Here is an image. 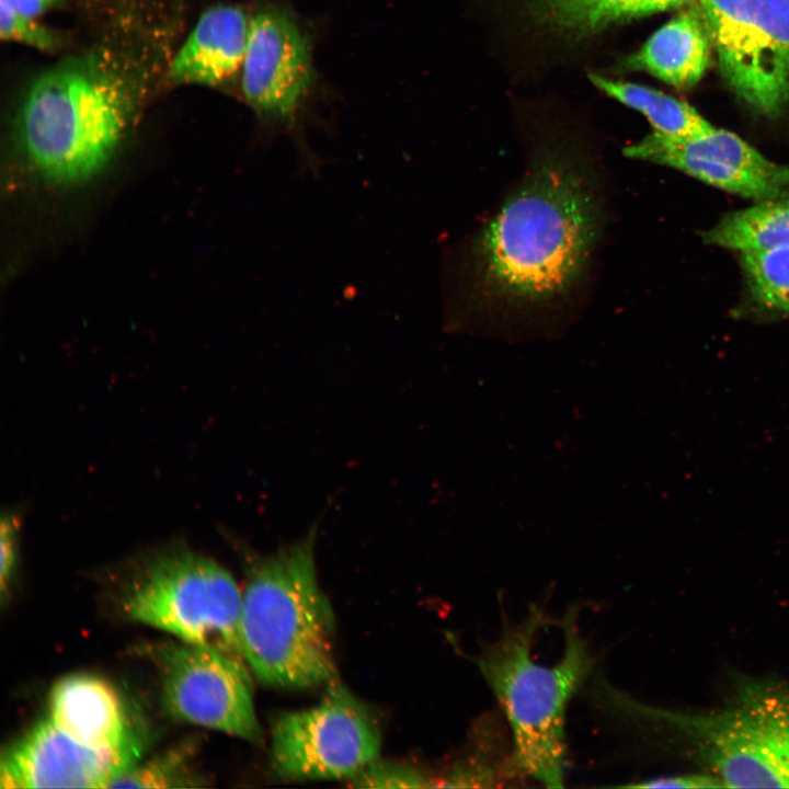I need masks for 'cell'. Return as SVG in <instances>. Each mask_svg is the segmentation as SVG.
Returning a JSON list of instances; mask_svg holds the SVG:
<instances>
[{
	"instance_id": "6da1fadb",
	"label": "cell",
	"mask_w": 789,
	"mask_h": 789,
	"mask_svg": "<svg viewBox=\"0 0 789 789\" xmlns=\"http://www.w3.org/2000/svg\"><path fill=\"white\" fill-rule=\"evenodd\" d=\"M598 229L587 168L561 152L545 153L479 237L480 283L510 301L553 298L581 274Z\"/></svg>"
},
{
	"instance_id": "7a4b0ae2",
	"label": "cell",
	"mask_w": 789,
	"mask_h": 789,
	"mask_svg": "<svg viewBox=\"0 0 789 789\" xmlns=\"http://www.w3.org/2000/svg\"><path fill=\"white\" fill-rule=\"evenodd\" d=\"M318 525L267 556H253L242 591L239 644L264 684L309 688L332 682L334 620L316 571Z\"/></svg>"
},
{
	"instance_id": "3957f363",
	"label": "cell",
	"mask_w": 789,
	"mask_h": 789,
	"mask_svg": "<svg viewBox=\"0 0 789 789\" xmlns=\"http://www.w3.org/2000/svg\"><path fill=\"white\" fill-rule=\"evenodd\" d=\"M546 622V614L533 606L521 621L504 622L498 638L483 645L473 662L510 724L516 775L560 788L567 756V707L592 674L596 660L570 610L560 621L562 655L551 665L538 663L531 648Z\"/></svg>"
},
{
	"instance_id": "277c9868",
	"label": "cell",
	"mask_w": 789,
	"mask_h": 789,
	"mask_svg": "<svg viewBox=\"0 0 789 789\" xmlns=\"http://www.w3.org/2000/svg\"><path fill=\"white\" fill-rule=\"evenodd\" d=\"M128 92L99 61H67L31 85L20 114V139L31 164L61 184L95 174L126 128Z\"/></svg>"
},
{
	"instance_id": "5b68a950",
	"label": "cell",
	"mask_w": 789,
	"mask_h": 789,
	"mask_svg": "<svg viewBox=\"0 0 789 789\" xmlns=\"http://www.w3.org/2000/svg\"><path fill=\"white\" fill-rule=\"evenodd\" d=\"M625 722L674 728L729 788H789V685L746 683L724 708L688 713L645 705L628 695L619 701Z\"/></svg>"
},
{
	"instance_id": "8992f818",
	"label": "cell",
	"mask_w": 789,
	"mask_h": 789,
	"mask_svg": "<svg viewBox=\"0 0 789 789\" xmlns=\"http://www.w3.org/2000/svg\"><path fill=\"white\" fill-rule=\"evenodd\" d=\"M121 605L129 619L176 640L242 658V592L221 564L183 544L147 556L127 584Z\"/></svg>"
},
{
	"instance_id": "52a82bcc",
	"label": "cell",
	"mask_w": 789,
	"mask_h": 789,
	"mask_svg": "<svg viewBox=\"0 0 789 789\" xmlns=\"http://www.w3.org/2000/svg\"><path fill=\"white\" fill-rule=\"evenodd\" d=\"M316 82L311 36L298 15L279 1L261 7L250 18L241 68L244 99L272 136L294 138L299 169L319 175L320 159L302 136Z\"/></svg>"
},
{
	"instance_id": "ba28073f",
	"label": "cell",
	"mask_w": 789,
	"mask_h": 789,
	"mask_svg": "<svg viewBox=\"0 0 789 789\" xmlns=\"http://www.w3.org/2000/svg\"><path fill=\"white\" fill-rule=\"evenodd\" d=\"M721 72L756 112L789 102V0H697Z\"/></svg>"
},
{
	"instance_id": "9c48e42d",
	"label": "cell",
	"mask_w": 789,
	"mask_h": 789,
	"mask_svg": "<svg viewBox=\"0 0 789 789\" xmlns=\"http://www.w3.org/2000/svg\"><path fill=\"white\" fill-rule=\"evenodd\" d=\"M381 734L366 708L332 683L315 706L282 712L272 728V763L295 780L351 779L377 759Z\"/></svg>"
},
{
	"instance_id": "30bf717a",
	"label": "cell",
	"mask_w": 789,
	"mask_h": 789,
	"mask_svg": "<svg viewBox=\"0 0 789 789\" xmlns=\"http://www.w3.org/2000/svg\"><path fill=\"white\" fill-rule=\"evenodd\" d=\"M148 652L171 717L249 742L261 740L252 682L242 658L180 640L157 644Z\"/></svg>"
},
{
	"instance_id": "8fae6325",
	"label": "cell",
	"mask_w": 789,
	"mask_h": 789,
	"mask_svg": "<svg viewBox=\"0 0 789 789\" xmlns=\"http://www.w3.org/2000/svg\"><path fill=\"white\" fill-rule=\"evenodd\" d=\"M625 156L676 169L756 202L785 196L789 165L775 163L737 135L713 128L694 137L652 132L624 148Z\"/></svg>"
},
{
	"instance_id": "7c38bea8",
	"label": "cell",
	"mask_w": 789,
	"mask_h": 789,
	"mask_svg": "<svg viewBox=\"0 0 789 789\" xmlns=\"http://www.w3.org/2000/svg\"><path fill=\"white\" fill-rule=\"evenodd\" d=\"M141 751L142 745L124 750L85 746L45 718L2 753L0 788H110L138 763Z\"/></svg>"
},
{
	"instance_id": "4fadbf2b",
	"label": "cell",
	"mask_w": 789,
	"mask_h": 789,
	"mask_svg": "<svg viewBox=\"0 0 789 789\" xmlns=\"http://www.w3.org/2000/svg\"><path fill=\"white\" fill-rule=\"evenodd\" d=\"M75 741L98 750L142 745L135 734L125 704L106 679L90 674L60 678L48 700V717Z\"/></svg>"
},
{
	"instance_id": "5bb4252c",
	"label": "cell",
	"mask_w": 789,
	"mask_h": 789,
	"mask_svg": "<svg viewBox=\"0 0 789 789\" xmlns=\"http://www.w3.org/2000/svg\"><path fill=\"white\" fill-rule=\"evenodd\" d=\"M250 18L240 7L218 4L206 10L172 61L179 83L218 85L241 71Z\"/></svg>"
},
{
	"instance_id": "9a60e30c",
	"label": "cell",
	"mask_w": 789,
	"mask_h": 789,
	"mask_svg": "<svg viewBox=\"0 0 789 789\" xmlns=\"http://www.w3.org/2000/svg\"><path fill=\"white\" fill-rule=\"evenodd\" d=\"M711 41L699 12L685 11L660 27L618 69L651 73L677 88L694 85L709 64Z\"/></svg>"
},
{
	"instance_id": "2e32d148",
	"label": "cell",
	"mask_w": 789,
	"mask_h": 789,
	"mask_svg": "<svg viewBox=\"0 0 789 789\" xmlns=\"http://www.w3.org/2000/svg\"><path fill=\"white\" fill-rule=\"evenodd\" d=\"M688 0H521L528 20L548 35L581 41Z\"/></svg>"
},
{
	"instance_id": "e0dca14e",
	"label": "cell",
	"mask_w": 789,
	"mask_h": 789,
	"mask_svg": "<svg viewBox=\"0 0 789 789\" xmlns=\"http://www.w3.org/2000/svg\"><path fill=\"white\" fill-rule=\"evenodd\" d=\"M701 239L739 253L789 248V197L762 201L728 213L702 231Z\"/></svg>"
},
{
	"instance_id": "ac0fdd59",
	"label": "cell",
	"mask_w": 789,
	"mask_h": 789,
	"mask_svg": "<svg viewBox=\"0 0 789 789\" xmlns=\"http://www.w3.org/2000/svg\"><path fill=\"white\" fill-rule=\"evenodd\" d=\"M588 78L598 90L644 115L653 132L672 137H694L714 128L689 104L661 91L597 73H591Z\"/></svg>"
},
{
	"instance_id": "d6986e66",
	"label": "cell",
	"mask_w": 789,
	"mask_h": 789,
	"mask_svg": "<svg viewBox=\"0 0 789 789\" xmlns=\"http://www.w3.org/2000/svg\"><path fill=\"white\" fill-rule=\"evenodd\" d=\"M194 747V742H183L145 763H137L110 788L202 787L205 779L193 767Z\"/></svg>"
},
{
	"instance_id": "ffe728a7",
	"label": "cell",
	"mask_w": 789,
	"mask_h": 789,
	"mask_svg": "<svg viewBox=\"0 0 789 789\" xmlns=\"http://www.w3.org/2000/svg\"><path fill=\"white\" fill-rule=\"evenodd\" d=\"M740 254L753 299L769 310L789 315V248Z\"/></svg>"
},
{
	"instance_id": "44dd1931",
	"label": "cell",
	"mask_w": 789,
	"mask_h": 789,
	"mask_svg": "<svg viewBox=\"0 0 789 789\" xmlns=\"http://www.w3.org/2000/svg\"><path fill=\"white\" fill-rule=\"evenodd\" d=\"M351 780L353 786L369 788H427L435 787L436 782V779L414 766L377 759Z\"/></svg>"
},
{
	"instance_id": "7402d4cb",
	"label": "cell",
	"mask_w": 789,
	"mask_h": 789,
	"mask_svg": "<svg viewBox=\"0 0 789 789\" xmlns=\"http://www.w3.org/2000/svg\"><path fill=\"white\" fill-rule=\"evenodd\" d=\"M0 36L2 39L30 45L38 49L55 48L54 35L37 23L35 18L21 14L0 2Z\"/></svg>"
},
{
	"instance_id": "603a6c76",
	"label": "cell",
	"mask_w": 789,
	"mask_h": 789,
	"mask_svg": "<svg viewBox=\"0 0 789 789\" xmlns=\"http://www.w3.org/2000/svg\"><path fill=\"white\" fill-rule=\"evenodd\" d=\"M21 516L16 511L8 510L2 513L0 524L1 567L0 591L3 601L10 591L18 564L19 531Z\"/></svg>"
},
{
	"instance_id": "cb8c5ba5",
	"label": "cell",
	"mask_w": 789,
	"mask_h": 789,
	"mask_svg": "<svg viewBox=\"0 0 789 789\" xmlns=\"http://www.w3.org/2000/svg\"><path fill=\"white\" fill-rule=\"evenodd\" d=\"M624 787L631 788H722V780L714 774H684L650 778Z\"/></svg>"
},
{
	"instance_id": "d4e9b609",
	"label": "cell",
	"mask_w": 789,
	"mask_h": 789,
	"mask_svg": "<svg viewBox=\"0 0 789 789\" xmlns=\"http://www.w3.org/2000/svg\"><path fill=\"white\" fill-rule=\"evenodd\" d=\"M60 1L61 0H0L1 3L11 7L16 12L35 19L57 5Z\"/></svg>"
}]
</instances>
